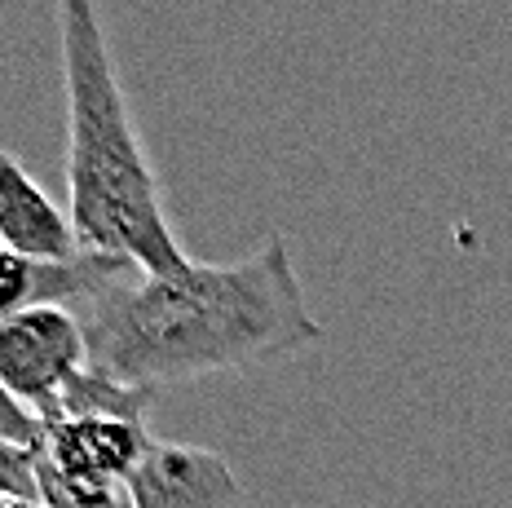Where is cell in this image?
<instances>
[{
    "instance_id": "1",
    "label": "cell",
    "mask_w": 512,
    "mask_h": 508,
    "mask_svg": "<svg viewBox=\"0 0 512 508\" xmlns=\"http://www.w3.org/2000/svg\"><path fill=\"white\" fill-rule=\"evenodd\" d=\"M89 363L128 385H177L217 372H248L323 341L283 235L252 257L177 274L133 270L76 310Z\"/></svg>"
},
{
    "instance_id": "2",
    "label": "cell",
    "mask_w": 512,
    "mask_h": 508,
    "mask_svg": "<svg viewBox=\"0 0 512 508\" xmlns=\"http://www.w3.org/2000/svg\"><path fill=\"white\" fill-rule=\"evenodd\" d=\"M58 45L67 89V199L80 248L124 257L146 274L195 266L164 213V190L137 137L98 0H58Z\"/></svg>"
},
{
    "instance_id": "3",
    "label": "cell",
    "mask_w": 512,
    "mask_h": 508,
    "mask_svg": "<svg viewBox=\"0 0 512 508\" xmlns=\"http://www.w3.org/2000/svg\"><path fill=\"white\" fill-rule=\"evenodd\" d=\"M84 367H89V341L76 310L36 305L14 319H0V385L36 411L40 425L58 411L62 394Z\"/></svg>"
},
{
    "instance_id": "4",
    "label": "cell",
    "mask_w": 512,
    "mask_h": 508,
    "mask_svg": "<svg viewBox=\"0 0 512 508\" xmlns=\"http://www.w3.org/2000/svg\"><path fill=\"white\" fill-rule=\"evenodd\" d=\"M151 447V429L137 420H49L36 464L84 491H124Z\"/></svg>"
},
{
    "instance_id": "5",
    "label": "cell",
    "mask_w": 512,
    "mask_h": 508,
    "mask_svg": "<svg viewBox=\"0 0 512 508\" xmlns=\"http://www.w3.org/2000/svg\"><path fill=\"white\" fill-rule=\"evenodd\" d=\"M133 508H243V482L208 447L155 442L124 486Z\"/></svg>"
},
{
    "instance_id": "6",
    "label": "cell",
    "mask_w": 512,
    "mask_h": 508,
    "mask_svg": "<svg viewBox=\"0 0 512 508\" xmlns=\"http://www.w3.org/2000/svg\"><path fill=\"white\" fill-rule=\"evenodd\" d=\"M0 243L31 261H71L80 252L71 213H62L49 190L9 151H0Z\"/></svg>"
},
{
    "instance_id": "7",
    "label": "cell",
    "mask_w": 512,
    "mask_h": 508,
    "mask_svg": "<svg viewBox=\"0 0 512 508\" xmlns=\"http://www.w3.org/2000/svg\"><path fill=\"white\" fill-rule=\"evenodd\" d=\"M155 394L159 389L128 385V380H115L89 363L76 380H71V389L62 394L58 411H53L49 420H137V425H146Z\"/></svg>"
},
{
    "instance_id": "8",
    "label": "cell",
    "mask_w": 512,
    "mask_h": 508,
    "mask_svg": "<svg viewBox=\"0 0 512 508\" xmlns=\"http://www.w3.org/2000/svg\"><path fill=\"white\" fill-rule=\"evenodd\" d=\"M40 279H45V261H31L0 243V319H14V314L45 305Z\"/></svg>"
},
{
    "instance_id": "9",
    "label": "cell",
    "mask_w": 512,
    "mask_h": 508,
    "mask_svg": "<svg viewBox=\"0 0 512 508\" xmlns=\"http://www.w3.org/2000/svg\"><path fill=\"white\" fill-rule=\"evenodd\" d=\"M0 495H18V500H40L36 447L0 442Z\"/></svg>"
},
{
    "instance_id": "10",
    "label": "cell",
    "mask_w": 512,
    "mask_h": 508,
    "mask_svg": "<svg viewBox=\"0 0 512 508\" xmlns=\"http://www.w3.org/2000/svg\"><path fill=\"white\" fill-rule=\"evenodd\" d=\"M45 438V425L31 407H23L5 385H0V442H18V447H36Z\"/></svg>"
},
{
    "instance_id": "11",
    "label": "cell",
    "mask_w": 512,
    "mask_h": 508,
    "mask_svg": "<svg viewBox=\"0 0 512 508\" xmlns=\"http://www.w3.org/2000/svg\"><path fill=\"white\" fill-rule=\"evenodd\" d=\"M0 508H45L40 500H18V495H0Z\"/></svg>"
},
{
    "instance_id": "12",
    "label": "cell",
    "mask_w": 512,
    "mask_h": 508,
    "mask_svg": "<svg viewBox=\"0 0 512 508\" xmlns=\"http://www.w3.org/2000/svg\"><path fill=\"white\" fill-rule=\"evenodd\" d=\"M120 508H133V504H128V495H124V504H120Z\"/></svg>"
}]
</instances>
